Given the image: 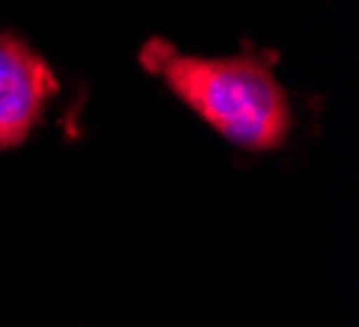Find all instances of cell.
<instances>
[{
  "mask_svg": "<svg viewBox=\"0 0 359 327\" xmlns=\"http://www.w3.org/2000/svg\"><path fill=\"white\" fill-rule=\"evenodd\" d=\"M140 62L240 146L272 149L292 126L285 91L259 59H198L152 39L142 46Z\"/></svg>",
  "mask_w": 359,
  "mask_h": 327,
  "instance_id": "obj_1",
  "label": "cell"
},
{
  "mask_svg": "<svg viewBox=\"0 0 359 327\" xmlns=\"http://www.w3.org/2000/svg\"><path fill=\"white\" fill-rule=\"evenodd\" d=\"M59 81L23 39L0 33V146H17L36 126Z\"/></svg>",
  "mask_w": 359,
  "mask_h": 327,
  "instance_id": "obj_2",
  "label": "cell"
}]
</instances>
